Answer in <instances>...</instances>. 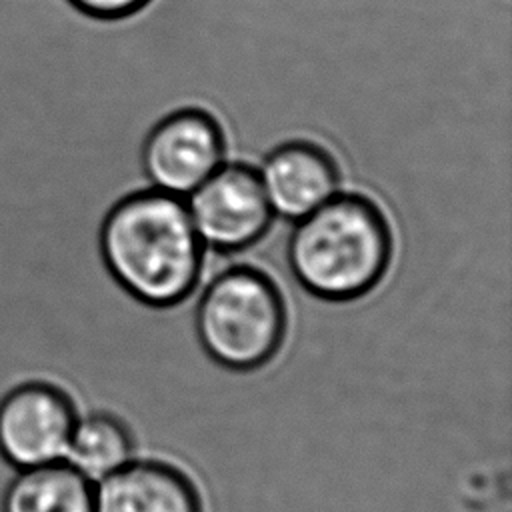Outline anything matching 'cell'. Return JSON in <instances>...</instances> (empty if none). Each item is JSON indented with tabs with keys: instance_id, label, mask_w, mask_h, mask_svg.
<instances>
[{
	"instance_id": "1",
	"label": "cell",
	"mask_w": 512,
	"mask_h": 512,
	"mask_svg": "<svg viewBox=\"0 0 512 512\" xmlns=\"http://www.w3.org/2000/svg\"><path fill=\"white\" fill-rule=\"evenodd\" d=\"M96 246L110 280L148 308L182 304L200 284L206 248L184 198L142 186L104 210Z\"/></svg>"
},
{
	"instance_id": "2",
	"label": "cell",
	"mask_w": 512,
	"mask_h": 512,
	"mask_svg": "<svg viewBox=\"0 0 512 512\" xmlns=\"http://www.w3.org/2000/svg\"><path fill=\"white\" fill-rule=\"evenodd\" d=\"M394 242L384 206L366 192L342 190L292 222L284 256L304 292L326 302H350L384 280Z\"/></svg>"
},
{
	"instance_id": "3",
	"label": "cell",
	"mask_w": 512,
	"mask_h": 512,
	"mask_svg": "<svg viewBox=\"0 0 512 512\" xmlns=\"http://www.w3.org/2000/svg\"><path fill=\"white\" fill-rule=\"evenodd\" d=\"M288 328L278 284L252 264L218 270L194 308V330L204 352L226 370L250 372L270 362Z\"/></svg>"
},
{
	"instance_id": "4",
	"label": "cell",
	"mask_w": 512,
	"mask_h": 512,
	"mask_svg": "<svg viewBox=\"0 0 512 512\" xmlns=\"http://www.w3.org/2000/svg\"><path fill=\"white\" fill-rule=\"evenodd\" d=\"M228 162V134L206 106L170 108L148 126L138 144V170L146 186L186 198Z\"/></svg>"
},
{
	"instance_id": "5",
	"label": "cell",
	"mask_w": 512,
	"mask_h": 512,
	"mask_svg": "<svg viewBox=\"0 0 512 512\" xmlns=\"http://www.w3.org/2000/svg\"><path fill=\"white\" fill-rule=\"evenodd\" d=\"M184 202L204 248L216 254L250 250L274 224L258 170L242 160L224 162Z\"/></svg>"
},
{
	"instance_id": "6",
	"label": "cell",
	"mask_w": 512,
	"mask_h": 512,
	"mask_svg": "<svg viewBox=\"0 0 512 512\" xmlns=\"http://www.w3.org/2000/svg\"><path fill=\"white\" fill-rule=\"evenodd\" d=\"M76 418L70 394L58 384H16L0 398V456L16 470L64 460Z\"/></svg>"
},
{
	"instance_id": "7",
	"label": "cell",
	"mask_w": 512,
	"mask_h": 512,
	"mask_svg": "<svg viewBox=\"0 0 512 512\" xmlns=\"http://www.w3.org/2000/svg\"><path fill=\"white\" fill-rule=\"evenodd\" d=\"M256 170L274 218L290 224L320 208L344 186L334 152L304 136L276 142Z\"/></svg>"
},
{
	"instance_id": "8",
	"label": "cell",
	"mask_w": 512,
	"mask_h": 512,
	"mask_svg": "<svg viewBox=\"0 0 512 512\" xmlns=\"http://www.w3.org/2000/svg\"><path fill=\"white\" fill-rule=\"evenodd\" d=\"M94 512H202V498L178 466L130 458L96 480Z\"/></svg>"
},
{
	"instance_id": "9",
	"label": "cell",
	"mask_w": 512,
	"mask_h": 512,
	"mask_svg": "<svg viewBox=\"0 0 512 512\" xmlns=\"http://www.w3.org/2000/svg\"><path fill=\"white\" fill-rule=\"evenodd\" d=\"M0 512H94V482L64 460L20 468Z\"/></svg>"
},
{
	"instance_id": "10",
	"label": "cell",
	"mask_w": 512,
	"mask_h": 512,
	"mask_svg": "<svg viewBox=\"0 0 512 512\" xmlns=\"http://www.w3.org/2000/svg\"><path fill=\"white\" fill-rule=\"evenodd\" d=\"M132 450V432L122 418L112 412H90L76 418L64 462L96 482L124 466Z\"/></svg>"
},
{
	"instance_id": "11",
	"label": "cell",
	"mask_w": 512,
	"mask_h": 512,
	"mask_svg": "<svg viewBox=\"0 0 512 512\" xmlns=\"http://www.w3.org/2000/svg\"><path fill=\"white\" fill-rule=\"evenodd\" d=\"M76 12L100 22L130 20L146 10L154 0H66Z\"/></svg>"
}]
</instances>
